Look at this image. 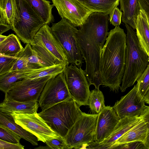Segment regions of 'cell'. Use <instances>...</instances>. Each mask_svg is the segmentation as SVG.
<instances>
[{"label": "cell", "instance_id": "cell-14", "mask_svg": "<svg viewBox=\"0 0 149 149\" xmlns=\"http://www.w3.org/2000/svg\"><path fill=\"white\" fill-rule=\"evenodd\" d=\"M120 118L113 109L110 106L98 113L94 142L99 143L111 134Z\"/></svg>", "mask_w": 149, "mask_h": 149}, {"label": "cell", "instance_id": "cell-35", "mask_svg": "<svg viewBox=\"0 0 149 149\" xmlns=\"http://www.w3.org/2000/svg\"><path fill=\"white\" fill-rule=\"evenodd\" d=\"M123 13L117 7H115L109 14V21L114 26H118L121 22Z\"/></svg>", "mask_w": 149, "mask_h": 149}, {"label": "cell", "instance_id": "cell-29", "mask_svg": "<svg viewBox=\"0 0 149 149\" xmlns=\"http://www.w3.org/2000/svg\"><path fill=\"white\" fill-rule=\"evenodd\" d=\"M68 65H69L63 63L49 67L43 68L33 72L25 78L35 79L48 76H55L64 72L66 66Z\"/></svg>", "mask_w": 149, "mask_h": 149}, {"label": "cell", "instance_id": "cell-40", "mask_svg": "<svg viewBox=\"0 0 149 149\" xmlns=\"http://www.w3.org/2000/svg\"><path fill=\"white\" fill-rule=\"evenodd\" d=\"M143 100L145 103L149 104V89L144 96Z\"/></svg>", "mask_w": 149, "mask_h": 149}, {"label": "cell", "instance_id": "cell-30", "mask_svg": "<svg viewBox=\"0 0 149 149\" xmlns=\"http://www.w3.org/2000/svg\"><path fill=\"white\" fill-rule=\"evenodd\" d=\"M91 110L96 113H100L105 107L104 97L99 89L91 91L88 104Z\"/></svg>", "mask_w": 149, "mask_h": 149}, {"label": "cell", "instance_id": "cell-37", "mask_svg": "<svg viewBox=\"0 0 149 149\" xmlns=\"http://www.w3.org/2000/svg\"><path fill=\"white\" fill-rule=\"evenodd\" d=\"M24 146L20 143H11L0 139V149H24Z\"/></svg>", "mask_w": 149, "mask_h": 149}, {"label": "cell", "instance_id": "cell-12", "mask_svg": "<svg viewBox=\"0 0 149 149\" xmlns=\"http://www.w3.org/2000/svg\"><path fill=\"white\" fill-rule=\"evenodd\" d=\"M61 18L76 27H81L93 13L78 0H51Z\"/></svg>", "mask_w": 149, "mask_h": 149}, {"label": "cell", "instance_id": "cell-19", "mask_svg": "<svg viewBox=\"0 0 149 149\" xmlns=\"http://www.w3.org/2000/svg\"><path fill=\"white\" fill-rule=\"evenodd\" d=\"M39 105L37 101L20 102L5 97L3 101L0 104V111L6 113L14 112L33 113H37Z\"/></svg>", "mask_w": 149, "mask_h": 149}, {"label": "cell", "instance_id": "cell-1", "mask_svg": "<svg viewBox=\"0 0 149 149\" xmlns=\"http://www.w3.org/2000/svg\"><path fill=\"white\" fill-rule=\"evenodd\" d=\"M109 15L92 13L76 34L78 47L86 63L85 75L89 85H93L97 89L102 85L100 62L108 33Z\"/></svg>", "mask_w": 149, "mask_h": 149}, {"label": "cell", "instance_id": "cell-20", "mask_svg": "<svg viewBox=\"0 0 149 149\" xmlns=\"http://www.w3.org/2000/svg\"><path fill=\"white\" fill-rule=\"evenodd\" d=\"M0 124L10 130L22 138L30 143L32 145H38V141L37 138L15 123L10 113L0 111Z\"/></svg>", "mask_w": 149, "mask_h": 149}, {"label": "cell", "instance_id": "cell-8", "mask_svg": "<svg viewBox=\"0 0 149 149\" xmlns=\"http://www.w3.org/2000/svg\"><path fill=\"white\" fill-rule=\"evenodd\" d=\"M73 100L68 89L64 72L49 79L45 84L38 102L42 111L60 102Z\"/></svg>", "mask_w": 149, "mask_h": 149}, {"label": "cell", "instance_id": "cell-38", "mask_svg": "<svg viewBox=\"0 0 149 149\" xmlns=\"http://www.w3.org/2000/svg\"><path fill=\"white\" fill-rule=\"evenodd\" d=\"M140 116L148 121L149 123V106H146ZM144 144L146 149H149V133Z\"/></svg>", "mask_w": 149, "mask_h": 149}, {"label": "cell", "instance_id": "cell-3", "mask_svg": "<svg viewBox=\"0 0 149 149\" xmlns=\"http://www.w3.org/2000/svg\"><path fill=\"white\" fill-rule=\"evenodd\" d=\"M125 24L127 48L125 70L120 88L122 92L134 84L149 62L148 56L141 46L136 32L129 25Z\"/></svg>", "mask_w": 149, "mask_h": 149}, {"label": "cell", "instance_id": "cell-31", "mask_svg": "<svg viewBox=\"0 0 149 149\" xmlns=\"http://www.w3.org/2000/svg\"><path fill=\"white\" fill-rule=\"evenodd\" d=\"M137 81L136 85L138 95L143 100L144 96L149 89V62Z\"/></svg>", "mask_w": 149, "mask_h": 149}, {"label": "cell", "instance_id": "cell-41", "mask_svg": "<svg viewBox=\"0 0 149 149\" xmlns=\"http://www.w3.org/2000/svg\"><path fill=\"white\" fill-rule=\"evenodd\" d=\"M35 149H50V148L47 145L46 146H40L38 148H35Z\"/></svg>", "mask_w": 149, "mask_h": 149}, {"label": "cell", "instance_id": "cell-25", "mask_svg": "<svg viewBox=\"0 0 149 149\" xmlns=\"http://www.w3.org/2000/svg\"><path fill=\"white\" fill-rule=\"evenodd\" d=\"M45 24H49L54 20L52 14L54 5L46 0H26Z\"/></svg>", "mask_w": 149, "mask_h": 149}, {"label": "cell", "instance_id": "cell-42", "mask_svg": "<svg viewBox=\"0 0 149 149\" xmlns=\"http://www.w3.org/2000/svg\"><path fill=\"white\" fill-rule=\"evenodd\" d=\"M6 36L0 35V42H1L4 41L6 38Z\"/></svg>", "mask_w": 149, "mask_h": 149}, {"label": "cell", "instance_id": "cell-2", "mask_svg": "<svg viewBox=\"0 0 149 149\" xmlns=\"http://www.w3.org/2000/svg\"><path fill=\"white\" fill-rule=\"evenodd\" d=\"M127 36L119 26L108 32L102 50L100 70L102 85L118 91L125 72Z\"/></svg>", "mask_w": 149, "mask_h": 149}, {"label": "cell", "instance_id": "cell-13", "mask_svg": "<svg viewBox=\"0 0 149 149\" xmlns=\"http://www.w3.org/2000/svg\"><path fill=\"white\" fill-rule=\"evenodd\" d=\"M144 100L138 95L136 86L117 101L113 107L120 118L125 117L140 116L145 107Z\"/></svg>", "mask_w": 149, "mask_h": 149}, {"label": "cell", "instance_id": "cell-26", "mask_svg": "<svg viewBox=\"0 0 149 149\" xmlns=\"http://www.w3.org/2000/svg\"><path fill=\"white\" fill-rule=\"evenodd\" d=\"M17 36L11 34L0 42V54L13 57H17L24 49Z\"/></svg>", "mask_w": 149, "mask_h": 149}, {"label": "cell", "instance_id": "cell-4", "mask_svg": "<svg viewBox=\"0 0 149 149\" xmlns=\"http://www.w3.org/2000/svg\"><path fill=\"white\" fill-rule=\"evenodd\" d=\"M73 100L62 102L38 114L56 133L65 139L70 128L82 112Z\"/></svg>", "mask_w": 149, "mask_h": 149}, {"label": "cell", "instance_id": "cell-15", "mask_svg": "<svg viewBox=\"0 0 149 149\" xmlns=\"http://www.w3.org/2000/svg\"><path fill=\"white\" fill-rule=\"evenodd\" d=\"M33 42L43 46L60 62L69 65L63 49L52 33L48 24H45L40 28L35 36Z\"/></svg>", "mask_w": 149, "mask_h": 149}, {"label": "cell", "instance_id": "cell-18", "mask_svg": "<svg viewBox=\"0 0 149 149\" xmlns=\"http://www.w3.org/2000/svg\"><path fill=\"white\" fill-rule=\"evenodd\" d=\"M31 45L32 54L29 60L30 64L45 68L63 63L57 60L42 45L33 42Z\"/></svg>", "mask_w": 149, "mask_h": 149}, {"label": "cell", "instance_id": "cell-36", "mask_svg": "<svg viewBox=\"0 0 149 149\" xmlns=\"http://www.w3.org/2000/svg\"><path fill=\"white\" fill-rule=\"evenodd\" d=\"M115 149H146L144 143L139 141L125 143L117 146Z\"/></svg>", "mask_w": 149, "mask_h": 149}, {"label": "cell", "instance_id": "cell-22", "mask_svg": "<svg viewBox=\"0 0 149 149\" xmlns=\"http://www.w3.org/2000/svg\"><path fill=\"white\" fill-rule=\"evenodd\" d=\"M120 9L123 12L121 20L133 29H136V22L140 9L137 0H120Z\"/></svg>", "mask_w": 149, "mask_h": 149}, {"label": "cell", "instance_id": "cell-32", "mask_svg": "<svg viewBox=\"0 0 149 149\" xmlns=\"http://www.w3.org/2000/svg\"><path fill=\"white\" fill-rule=\"evenodd\" d=\"M17 58L0 54V76L11 71Z\"/></svg>", "mask_w": 149, "mask_h": 149}, {"label": "cell", "instance_id": "cell-34", "mask_svg": "<svg viewBox=\"0 0 149 149\" xmlns=\"http://www.w3.org/2000/svg\"><path fill=\"white\" fill-rule=\"evenodd\" d=\"M45 143L50 149H67L65 140L62 138H54L47 140Z\"/></svg>", "mask_w": 149, "mask_h": 149}, {"label": "cell", "instance_id": "cell-23", "mask_svg": "<svg viewBox=\"0 0 149 149\" xmlns=\"http://www.w3.org/2000/svg\"><path fill=\"white\" fill-rule=\"evenodd\" d=\"M29 69L13 70L0 76V90L6 93L13 83L24 79L27 76L41 68Z\"/></svg>", "mask_w": 149, "mask_h": 149}, {"label": "cell", "instance_id": "cell-28", "mask_svg": "<svg viewBox=\"0 0 149 149\" xmlns=\"http://www.w3.org/2000/svg\"><path fill=\"white\" fill-rule=\"evenodd\" d=\"M32 54V49L31 45L26 44L24 49L17 56L18 58L11 71L42 68L36 65L31 64L29 63V59Z\"/></svg>", "mask_w": 149, "mask_h": 149}, {"label": "cell", "instance_id": "cell-11", "mask_svg": "<svg viewBox=\"0 0 149 149\" xmlns=\"http://www.w3.org/2000/svg\"><path fill=\"white\" fill-rule=\"evenodd\" d=\"M10 113L15 123L35 136L38 141L45 143L48 140L62 138L49 126L37 113H25L14 112Z\"/></svg>", "mask_w": 149, "mask_h": 149}, {"label": "cell", "instance_id": "cell-7", "mask_svg": "<svg viewBox=\"0 0 149 149\" xmlns=\"http://www.w3.org/2000/svg\"><path fill=\"white\" fill-rule=\"evenodd\" d=\"M51 31L66 55L69 64L79 68L83 63V57L79 49L76 38V27L64 18L50 27Z\"/></svg>", "mask_w": 149, "mask_h": 149}, {"label": "cell", "instance_id": "cell-10", "mask_svg": "<svg viewBox=\"0 0 149 149\" xmlns=\"http://www.w3.org/2000/svg\"><path fill=\"white\" fill-rule=\"evenodd\" d=\"M64 72L73 100L80 107L88 105L91 91L84 70L70 64L66 66Z\"/></svg>", "mask_w": 149, "mask_h": 149}, {"label": "cell", "instance_id": "cell-16", "mask_svg": "<svg viewBox=\"0 0 149 149\" xmlns=\"http://www.w3.org/2000/svg\"><path fill=\"white\" fill-rule=\"evenodd\" d=\"M142 118L141 116L120 118L109 136L100 143H96L93 142L91 143L87 148L110 149L117 140L138 123Z\"/></svg>", "mask_w": 149, "mask_h": 149}, {"label": "cell", "instance_id": "cell-27", "mask_svg": "<svg viewBox=\"0 0 149 149\" xmlns=\"http://www.w3.org/2000/svg\"><path fill=\"white\" fill-rule=\"evenodd\" d=\"M15 9V0H0V23L12 26Z\"/></svg>", "mask_w": 149, "mask_h": 149}, {"label": "cell", "instance_id": "cell-5", "mask_svg": "<svg viewBox=\"0 0 149 149\" xmlns=\"http://www.w3.org/2000/svg\"><path fill=\"white\" fill-rule=\"evenodd\" d=\"M15 15L12 26L19 38L30 44L45 23L26 0H15Z\"/></svg>", "mask_w": 149, "mask_h": 149}, {"label": "cell", "instance_id": "cell-9", "mask_svg": "<svg viewBox=\"0 0 149 149\" xmlns=\"http://www.w3.org/2000/svg\"><path fill=\"white\" fill-rule=\"evenodd\" d=\"M48 76L35 79L25 78L13 84L5 97L20 102H38L48 80L52 77Z\"/></svg>", "mask_w": 149, "mask_h": 149}, {"label": "cell", "instance_id": "cell-39", "mask_svg": "<svg viewBox=\"0 0 149 149\" xmlns=\"http://www.w3.org/2000/svg\"><path fill=\"white\" fill-rule=\"evenodd\" d=\"M12 29L11 25L0 23V35Z\"/></svg>", "mask_w": 149, "mask_h": 149}, {"label": "cell", "instance_id": "cell-21", "mask_svg": "<svg viewBox=\"0 0 149 149\" xmlns=\"http://www.w3.org/2000/svg\"><path fill=\"white\" fill-rule=\"evenodd\" d=\"M136 29L139 43L149 59V21L145 13L141 9L137 16Z\"/></svg>", "mask_w": 149, "mask_h": 149}, {"label": "cell", "instance_id": "cell-6", "mask_svg": "<svg viewBox=\"0 0 149 149\" xmlns=\"http://www.w3.org/2000/svg\"><path fill=\"white\" fill-rule=\"evenodd\" d=\"M98 113L81 112L65 140L67 149L87 148L94 142Z\"/></svg>", "mask_w": 149, "mask_h": 149}, {"label": "cell", "instance_id": "cell-17", "mask_svg": "<svg viewBox=\"0 0 149 149\" xmlns=\"http://www.w3.org/2000/svg\"><path fill=\"white\" fill-rule=\"evenodd\" d=\"M149 133V123L143 118L138 123L117 140L110 149H115L118 146L131 142L139 141L145 143Z\"/></svg>", "mask_w": 149, "mask_h": 149}, {"label": "cell", "instance_id": "cell-33", "mask_svg": "<svg viewBox=\"0 0 149 149\" xmlns=\"http://www.w3.org/2000/svg\"><path fill=\"white\" fill-rule=\"evenodd\" d=\"M21 138L10 130L0 124V139L11 143H19Z\"/></svg>", "mask_w": 149, "mask_h": 149}, {"label": "cell", "instance_id": "cell-24", "mask_svg": "<svg viewBox=\"0 0 149 149\" xmlns=\"http://www.w3.org/2000/svg\"><path fill=\"white\" fill-rule=\"evenodd\" d=\"M93 12L109 14L119 3L120 0H78Z\"/></svg>", "mask_w": 149, "mask_h": 149}]
</instances>
